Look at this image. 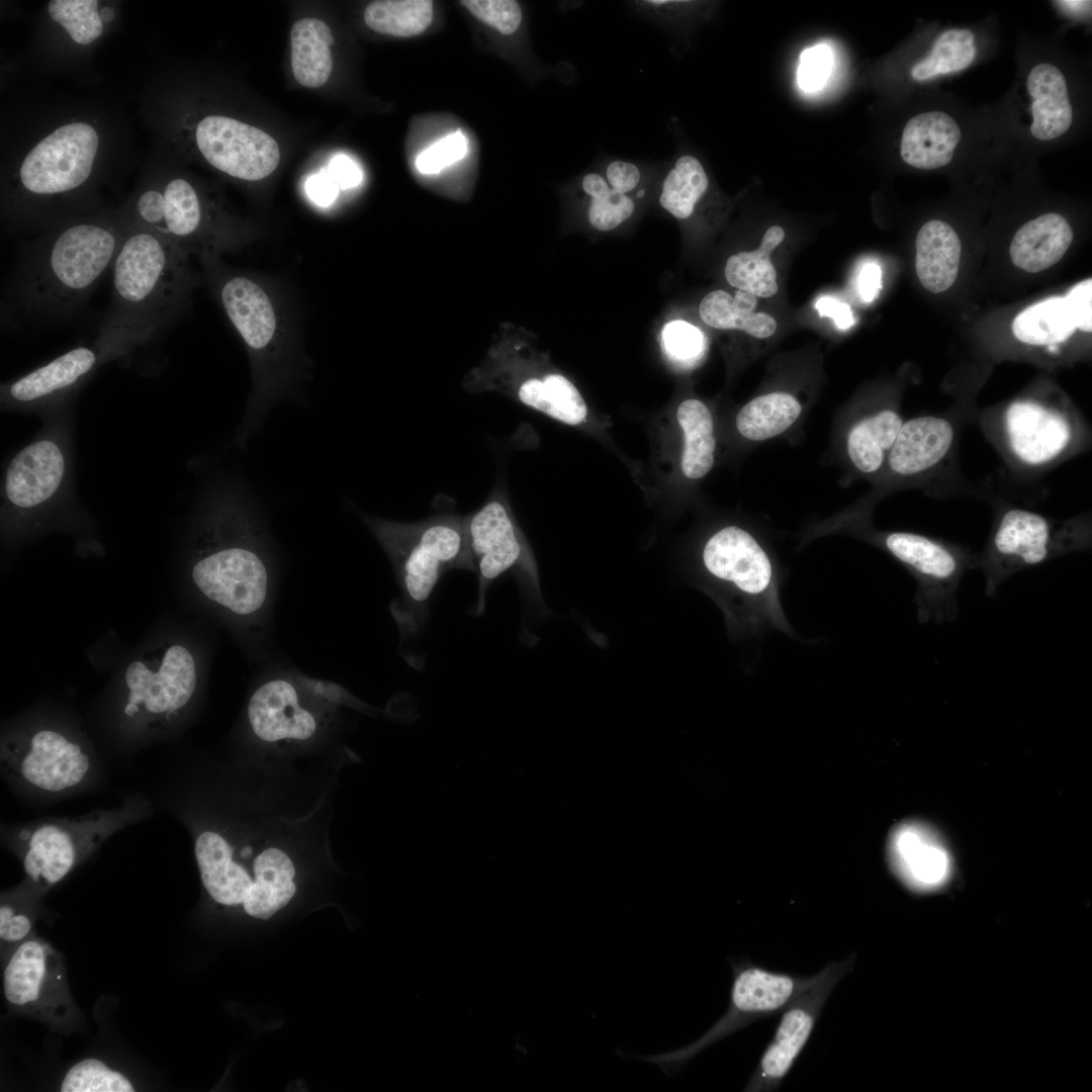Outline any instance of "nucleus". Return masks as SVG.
<instances>
[{
	"mask_svg": "<svg viewBox=\"0 0 1092 1092\" xmlns=\"http://www.w3.org/2000/svg\"><path fill=\"white\" fill-rule=\"evenodd\" d=\"M93 348L76 347L5 386V398L16 404H35L69 392L94 369Z\"/></svg>",
	"mask_w": 1092,
	"mask_h": 1092,
	"instance_id": "obj_27",
	"label": "nucleus"
},
{
	"mask_svg": "<svg viewBox=\"0 0 1092 1092\" xmlns=\"http://www.w3.org/2000/svg\"><path fill=\"white\" fill-rule=\"evenodd\" d=\"M328 172L341 189L353 188L362 181V171L347 156L335 157L330 163Z\"/></svg>",
	"mask_w": 1092,
	"mask_h": 1092,
	"instance_id": "obj_53",
	"label": "nucleus"
},
{
	"mask_svg": "<svg viewBox=\"0 0 1092 1092\" xmlns=\"http://www.w3.org/2000/svg\"><path fill=\"white\" fill-rule=\"evenodd\" d=\"M189 563L193 588L248 631L265 624L274 590L267 532L248 494L237 488L214 499Z\"/></svg>",
	"mask_w": 1092,
	"mask_h": 1092,
	"instance_id": "obj_2",
	"label": "nucleus"
},
{
	"mask_svg": "<svg viewBox=\"0 0 1092 1092\" xmlns=\"http://www.w3.org/2000/svg\"><path fill=\"white\" fill-rule=\"evenodd\" d=\"M709 177L701 160L682 146L666 162L659 205L678 220L690 218L709 189Z\"/></svg>",
	"mask_w": 1092,
	"mask_h": 1092,
	"instance_id": "obj_32",
	"label": "nucleus"
},
{
	"mask_svg": "<svg viewBox=\"0 0 1092 1092\" xmlns=\"http://www.w3.org/2000/svg\"><path fill=\"white\" fill-rule=\"evenodd\" d=\"M733 983L727 1012L700 1038L673 1051L641 1060L658 1065L665 1074L679 1070L698 1053L750 1022L787 1008L800 995L815 985L824 969L807 978L774 973L745 963H732Z\"/></svg>",
	"mask_w": 1092,
	"mask_h": 1092,
	"instance_id": "obj_15",
	"label": "nucleus"
},
{
	"mask_svg": "<svg viewBox=\"0 0 1092 1092\" xmlns=\"http://www.w3.org/2000/svg\"><path fill=\"white\" fill-rule=\"evenodd\" d=\"M65 471L64 451L55 441L40 439L25 446L6 469L4 488L8 503L18 510L43 505L60 488Z\"/></svg>",
	"mask_w": 1092,
	"mask_h": 1092,
	"instance_id": "obj_25",
	"label": "nucleus"
},
{
	"mask_svg": "<svg viewBox=\"0 0 1092 1092\" xmlns=\"http://www.w3.org/2000/svg\"><path fill=\"white\" fill-rule=\"evenodd\" d=\"M195 142L206 162L231 177L260 181L277 168L280 150L262 129L224 115H207L195 128Z\"/></svg>",
	"mask_w": 1092,
	"mask_h": 1092,
	"instance_id": "obj_20",
	"label": "nucleus"
},
{
	"mask_svg": "<svg viewBox=\"0 0 1092 1092\" xmlns=\"http://www.w3.org/2000/svg\"><path fill=\"white\" fill-rule=\"evenodd\" d=\"M1073 231L1067 219L1055 212L1024 223L1010 245L1013 264L1027 272H1039L1058 263L1069 249Z\"/></svg>",
	"mask_w": 1092,
	"mask_h": 1092,
	"instance_id": "obj_30",
	"label": "nucleus"
},
{
	"mask_svg": "<svg viewBox=\"0 0 1092 1092\" xmlns=\"http://www.w3.org/2000/svg\"><path fill=\"white\" fill-rule=\"evenodd\" d=\"M976 57L974 33L967 28L943 31L933 43L930 54L911 69L914 80L924 81L938 75L962 71Z\"/></svg>",
	"mask_w": 1092,
	"mask_h": 1092,
	"instance_id": "obj_41",
	"label": "nucleus"
},
{
	"mask_svg": "<svg viewBox=\"0 0 1092 1092\" xmlns=\"http://www.w3.org/2000/svg\"><path fill=\"white\" fill-rule=\"evenodd\" d=\"M881 288V267L874 262L864 263L860 268L857 278V289L859 296L863 301L872 302L878 296Z\"/></svg>",
	"mask_w": 1092,
	"mask_h": 1092,
	"instance_id": "obj_54",
	"label": "nucleus"
},
{
	"mask_svg": "<svg viewBox=\"0 0 1092 1092\" xmlns=\"http://www.w3.org/2000/svg\"><path fill=\"white\" fill-rule=\"evenodd\" d=\"M701 559L742 632L761 634L776 629L793 635L781 604L779 564L761 534L726 525L706 540Z\"/></svg>",
	"mask_w": 1092,
	"mask_h": 1092,
	"instance_id": "obj_9",
	"label": "nucleus"
},
{
	"mask_svg": "<svg viewBox=\"0 0 1092 1092\" xmlns=\"http://www.w3.org/2000/svg\"><path fill=\"white\" fill-rule=\"evenodd\" d=\"M1057 3L1068 8L1072 12H1081V8H1085L1087 4H1091L1090 1H1058Z\"/></svg>",
	"mask_w": 1092,
	"mask_h": 1092,
	"instance_id": "obj_55",
	"label": "nucleus"
},
{
	"mask_svg": "<svg viewBox=\"0 0 1092 1092\" xmlns=\"http://www.w3.org/2000/svg\"><path fill=\"white\" fill-rule=\"evenodd\" d=\"M339 185L328 171H321L311 175L305 184L308 197L318 206L327 207L337 198Z\"/></svg>",
	"mask_w": 1092,
	"mask_h": 1092,
	"instance_id": "obj_51",
	"label": "nucleus"
},
{
	"mask_svg": "<svg viewBox=\"0 0 1092 1092\" xmlns=\"http://www.w3.org/2000/svg\"><path fill=\"white\" fill-rule=\"evenodd\" d=\"M101 17L104 21H110L114 17L115 13L112 8L104 7L101 11Z\"/></svg>",
	"mask_w": 1092,
	"mask_h": 1092,
	"instance_id": "obj_56",
	"label": "nucleus"
},
{
	"mask_svg": "<svg viewBox=\"0 0 1092 1092\" xmlns=\"http://www.w3.org/2000/svg\"><path fill=\"white\" fill-rule=\"evenodd\" d=\"M302 680L274 675L253 691L247 720L253 735L266 744H300L315 738L326 726L327 708Z\"/></svg>",
	"mask_w": 1092,
	"mask_h": 1092,
	"instance_id": "obj_19",
	"label": "nucleus"
},
{
	"mask_svg": "<svg viewBox=\"0 0 1092 1092\" xmlns=\"http://www.w3.org/2000/svg\"><path fill=\"white\" fill-rule=\"evenodd\" d=\"M815 308L820 316L831 317L839 330H847L855 322L851 307L833 296H821L817 299Z\"/></svg>",
	"mask_w": 1092,
	"mask_h": 1092,
	"instance_id": "obj_52",
	"label": "nucleus"
},
{
	"mask_svg": "<svg viewBox=\"0 0 1092 1092\" xmlns=\"http://www.w3.org/2000/svg\"><path fill=\"white\" fill-rule=\"evenodd\" d=\"M120 209L128 221L162 236L190 258L221 256L246 241L181 176L154 175Z\"/></svg>",
	"mask_w": 1092,
	"mask_h": 1092,
	"instance_id": "obj_12",
	"label": "nucleus"
},
{
	"mask_svg": "<svg viewBox=\"0 0 1092 1092\" xmlns=\"http://www.w3.org/2000/svg\"><path fill=\"white\" fill-rule=\"evenodd\" d=\"M4 995L14 1007L36 1013L67 1009L64 966L46 941L26 939L10 957L3 976Z\"/></svg>",
	"mask_w": 1092,
	"mask_h": 1092,
	"instance_id": "obj_22",
	"label": "nucleus"
},
{
	"mask_svg": "<svg viewBox=\"0 0 1092 1092\" xmlns=\"http://www.w3.org/2000/svg\"><path fill=\"white\" fill-rule=\"evenodd\" d=\"M98 6L96 0H52L48 4V13L75 43L87 46L103 32Z\"/></svg>",
	"mask_w": 1092,
	"mask_h": 1092,
	"instance_id": "obj_43",
	"label": "nucleus"
},
{
	"mask_svg": "<svg viewBox=\"0 0 1092 1092\" xmlns=\"http://www.w3.org/2000/svg\"><path fill=\"white\" fill-rule=\"evenodd\" d=\"M915 246V268L922 286L933 293L947 290L957 279L961 259L954 230L942 220H929L919 230Z\"/></svg>",
	"mask_w": 1092,
	"mask_h": 1092,
	"instance_id": "obj_31",
	"label": "nucleus"
},
{
	"mask_svg": "<svg viewBox=\"0 0 1092 1092\" xmlns=\"http://www.w3.org/2000/svg\"><path fill=\"white\" fill-rule=\"evenodd\" d=\"M1015 338L1028 345L1045 346L1050 354L1060 352V344L1076 331L1064 297H1050L1028 306L1013 321Z\"/></svg>",
	"mask_w": 1092,
	"mask_h": 1092,
	"instance_id": "obj_38",
	"label": "nucleus"
},
{
	"mask_svg": "<svg viewBox=\"0 0 1092 1092\" xmlns=\"http://www.w3.org/2000/svg\"><path fill=\"white\" fill-rule=\"evenodd\" d=\"M808 406L789 389H770L743 404L734 418L737 437L745 445L756 446L794 437L802 428Z\"/></svg>",
	"mask_w": 1092,
	"mask_h": 1092,
	"instance_id": "obj_26",
	"label": "nucleus"
},
{
	"mask_svg": "<svg viewBox=\"0 0 1092 1092\" xmlns=\"http://www.w3.org/2000/svg\"><path fill=\"white\" fill-rule=\"evenodd\" d=\"M981 498L993 507L992 528L976 568L985 576V596L1013 574L1070 553L1088 551L1092 544L1091 514L1055 519L1015 506L986 484Z\"/></svg>",
	"mask_w": 1092,
	"mask_h": 1092,
	"instance_id": "obj_11",
	"label": "nucleus"
},
{
	"mask_svg": "<svg viewBox=\"0 0 1092 1092\" xmlns=\"http://www.w3.org/2000/svg\"><path fill=\"white\" fill-rule=\"evenodd\" d=\"M756 296L739 290L732 296L725 290H714L702 299L701 318L708 326L721 330H739L757 339H766L777 330V322L764 312H754Z\"/></svg>",
	"mask_w": 1092,
	"mask_h": 1092,
	"instance_id": "obj_36",
	"label": "nucleus"
},
{
	"mask_svg": "<svg viewBox=\"0 0 1092 1092\" xmlns=\"http://www.w3.org/2000/svg\"><path fill=\"white\" fill-rule=\"evenodd\" d=\"M430 0H378L369 3L363 13L366 25L381 34L408 37L421 34L433 18Z\"/></svg>",
	"mask_w": 1092,
	"mask_h": 1092,
	"instance_id": "obj_39",
	"label": "nucleus"
},
{
	"mask_svg": "<svg viewBox=\"0 0 1092 1092\" xmlns=\"http://www.w3.org/2000/svg\"><path fill=\"white\" fill-rule=\"evenodd\" d=\"M888 853L895 874L913 890H935L949 878L946 848L935 832L920 822L897 826L890 835Z\"/></svg>",
	"mask_w": 1092,
	"mask_h": 1092,
	"instance_id": "obj_24",
	"label": "nucleus"
},
{
	"mask_svg": "<svg viewBox=\"0 0 1092 1092\" xmlns=\"http://www.w3.org/2000/svg\"><path fill=\"white\" fill-rule=\"evenodd\" d=\"M464 529L478 580L475 616L484 611L488 587L508 570L520 573L539 593L534 557L502 487H495L480 509L464 516Z\"/></svg>",
	"mask_w": 1092,
	"mask_h": 1092,
	"instance_id": "obj_16",
	"label": "nucleus"
},
{
	"mask_svg": "<svg viewBox=\"0 0 1092 1092\" xmlns=\"http://www.w3.org/2000/svg\"><path fill=\"white\" fill-rule=\"evenodd\" d=\"M198 261L249 355L253 384L240 434L248 440L269 408L295 392L309 363L289 311L272 284L230 268L221 256H205Z\"/></svg>",
	"mask_w": 1092,
	"mask_h": 1092,
	"instance_id": "obj_3",
	"label": "nucleus"
},
{
	"mask_svg": "<svg viewBox=\"0 0 1092 1092\" xmlns=\"http://www.w3.org/2000/svg\"><path fill=\"white\" fill-rule=\"evenodd\" d=\"M1026 88L1032 99V136L1052 141L1066 133L1072 125L1073 110L1061 70L1049 63L1037 64L1028 73Z\"/></svg>",
	"mask_w": 1092,
	"mask_h": 1092,
	"instance_id": "obj_29",
	"label": "nucleus"
},
{
	"mask_svg": "<svg viewBox=\"0 0 1092 1092\" xmlns=\"http://www.w3.org/2000/svg\"><path fill=\"white\" fill-rule=\"evenodd\" d=\"M784 238L785 231L782 226H770L757 250L730 256L724 269L728 283L756 297L775 295L779 286L770 255Z\"/></svg>",
	"mask_w": 1092,
	"mask_h": 1092,
	"instance_id": "obj_37",
	"label": "nucleus"
},
{
	"mask_svg": "<svg viewBox=\"0 0 1092 1092\" xmlns=\"http://www.w3.org/2000/svg\"><path fill=\"white\" fill-rule=\"evenodd\" d=\"M335 42L330 27L321 19L297 20L290 31L291 67L296 81L308 88L324 85L331 74V46Z\"/></svg>",
	"mask_w": 1092,
	"mask_h": 1092,
	"instance_id": "obj_34",
	"label": "nucleus"
},
{
	"mask_svg": "<svg viewBox=\"0 0 1092 1092\" xmlns=\"http://www.w3.org/2000/svg\"><path fill=\"white\" fill-rule=\"evenodd\" d=\"M200 679L194 650L167 642L132 660L125 669L123 715L140 726L167 725L192 703Z\"/></svg>",
	"mask_w": 1092,
	"mask_h": 1092,
	"instance_id": "obj_14",
	"label": "nucleus"
},
{
	"mask_svg": "<svg viewBox=\"0 0 1092 1092\" xmlns=\"http://www.w3.org/2000/svg\"><path fill=\"white\" fill-rule=\"evenodd\" d=\"M975 417L970 411L951 408L905 420L880 477L860 499L875 507L891 493L913 488L939 498L979 497L981 485L966 481L958 460L963 429Z\"/></svg>",
	"mask_w": 1092,
	"mask_h": 1092,
	"instance_id": "obj_10",
	"label": "nucleus"
},
{
	"mask_svg": "<svg viewBox=\"0 0 1092 1092\" xmlns=\"http://www.w3.org/2000/svg\"><path fill=\"white\" fill-rule=\"evenodd\" d=\"M280 845L266 839L237 840V851L231 843L233 854L246 864L233 858L254 882L243 903L250 916L268 919L295 895L296 869L289 853Z\"/></svg>",
	"mask_w": 1092,
	"mask_h": 1092,
	"instance_id": "obj_23",
	"label": "nucleus"
},
{
	"mask_svg": "<svg viewBox=\"0 0 1092 1092\" xmlns=\"http://www.w3.org/2000/svg\"><path fill=\"white\" fill-rule=\"evenodd\" d=\"M1076 329L1092 331V280L1086 279L1073 286L1064 297Z\"/></svg>",
	"mask_w": 1092,
	"mask_h": 1092,
	"instance_id": "obj_50",
	"label": "nucleus"
},
{
	"mask_svg": "<svg viewBox=\"0 0 1092 1092\" xmlns=\"http://www.w3.org/2000/svg\"><path fill=\"white\" fill-rule=\"evenodd\" d=\"M364 524L386 553L400 597L390 607L401 637L419 632L429 616L430 597L451 569L474 571L464 516L438 515L413 523L365 516Z\"/></svg>",
	"mask_w": 1092,
	"mask_h": 1092,
	"instance_id": "obj_7",
	"label": "nucleus"
},
{
	"mask_svg": "<svg viewBox=\"0 0 1092 1092\" xmlns=\"http://www.w3.org/2000/svg\"><path fill=\"white\" fill-rule=\"evenodd\" d=\"M32 921L26 910L16 903L2 900L0 907V937L5 942L23 940L31 931Z\"/></svg>",
	"mask_w": 1092,
	"mask_h": 1092,
	"instance_id": "obj_49",
	"label": "nucleus"
},
{
	"mask_svg": "<svg viewBox=\"0 0 1092 1092\" xmlns=\"http://www.w3.org/2000/svg\"><path fill=\"white\" fill-rule=\"evenodd\" d=\"M974 422L1018 481L1041 477L1091 444L1087 420L1066 400L1017 397Z\"/></svg>",
	"mask_w": 1092,
	"mask_h": 1092,
	"instance_id": "obj_8",
	"label": "nucleus"
},
{
	"mask_svg": "<svg viewBox=\"0 0 1092 1092\" xmlns=\"http://www.w3.org/2000/svg\"><path fill=\"white\" fill-rule=\"evenodd\" d=\"M579 185L588 198L585 214L594 230L613 231L636 212V200L612 189L605 177L595 168L581 176Z\"/></svg>",
	"mask_w": 1092,
	"mask_h": 1092,
	"instance_id": "obj_40",
	"label": "nucleus"
},
{
	"mask_svg": "<svg viewBox=\"0 0 1092 1092\" xmlns=\"http://www.w3.org/2000/svg\"><path fill=\"white\" fill-rule=\"evenodd\" d=\"M874 509L858 502L809 525L802 543L843 534L867 542L898 561L915 579L914 602L920 623L951 622L958 616L956 594L967 570L976 568V554L968 547L942 538L873 526Z\"/></svg>",
	"mask_w": 1092,
	"mask_h": 1092,
	"instance_id": "obj_6",
	"label": "nucleus"
},
{
	"mask_svg": "<svg viewBox=\"0 0 1092 1092\" xmlns=\"http://www.w3.org/2000/svg\"><path fill=\"white\" fill-rule=\"evenodd\" d=\"M62 1092H132L133 1085L118 1071L96 1059L72 1066L61 1084Z\"/></svg>",
	"mask_w": 1092,
	"mask_h": 1092,
	"instance_id": "obj_44",
	"label": "nucleus"
},
{
	"mask_svg": "<svg viewBox=\"0 0 1092 1092\" xmlns=\"http://www.w3.org/2000/svg\"><path fill=\"white\" fill-rule=\"evenodd\" d=\"M596 163L594 168L605 177L612 189L635 200L646 196L648 180L666 165V162L635 161L605 153L597 158Z\"/></svg>",
	"mask_w": 1092,
	"mask_h": 1092,
	"instance_id": "obj_42",
	"label": "nucleus"
},
{
	"mask_svg": "<svg viewBox=\"0 0 1092 1092\" xmlns=\"http://www.w3.org/2000/svg\"><path fill=\"white\" fill-rule=\"evenodd\" d=\"M904 421L894 400L854 404L834 418L826 455L842 485L878 480Z\"/></svg>",
	"mask_w": 1092,
	"mask_h": 1092,
	"instance_id": "obj_17",
	"label": "nucleus"
},
{
	"mask_svg": "<svg viewBox=\"0 0 1092 1092\" xmlns=\"http://www.w3.org/2000/svg\"><path fill=\"white\" fill-rule=\"evenodd\" d=\"M472 15L504 35L515 33L523 21V10L514 0H462Z\"/></svg>",
	"mask_w": 1092,
	"mask_h": 1092,
	"instance_id": "obj_46",
	"label": "nucleus"
},
{
	"mask_svg": "<svg viewBox=\"0 0 1092 1092\" xmlns=\"http://www.w3.org/2000/svg\"><path fill=\"white\" fill-rule=\"evenodd\" d=\"M466 153L465 136L461 132L451 133L419 154L416 166L422 174H437L459 162Z\"/></svg>",
	"mask_w": 1092,
	"mask_h": 1092,
	"instance_id": "obj_47",
	"label": "nucleus"
},
{
	"mask_svg": "<svg viewBox=\"0 0 1092 1092\" xmlns=\"http://www.w3.org/2000/svg\"><path fill=\"white\" fill-rule=\"evenodd\" d=\"M147 810L143 802L133 800L119 808L22 828L15 846L27 878L41 889L56 885L112 833L143 817Z\"/></svg>",
	"mask_w": 1092,
	"mask_h": 1092,
	"instance_id": "obj_13",
	"label": "nucleus"
},
{
	"mask_svg": "<svg viewBox=\"0 0 1092 1092\" xmlns=\"http://www.w3.org/2000/svg\"><path fill=\"white\" fill-rule=\"evenodd\" d=\"M100 136L82 120L64 123L21 160L7 188V207L19 223L43 231L80 216L78 203L95 180Z\"/></svg>",
	"mask_w": 1092,
	"mask_h": 1092,
	"instance_id": "obj_5",
	"label": "nucleus"
},
{
	"mask_svg": "<svg viewBox=\"0 0 1092 1092\" xmlns=\"http://www.w3.org/2000/svg\"><path fill=\"white\" fill-rule=\"evenodd\" d=\"M661 343L668 359L681 367L695 366L703 358L707 347L703 332L685 321L666 324Z\"/></svg>",
	"mask_w": 1092,
	"mask_h": 1092,
	"instance_id": "obj_45",
	"label": "nucleus"
},
{
	"mask_svg": "<svg viewBox=\"0 0 1092 1092\" xmlns=\"http://www.w3.org/2000/svg\"><path fill=\"white\" fill-rule=\"evenodd\" d=\"M190 259L162 236L128 221L111 268V302L100 329L101 345L139 343L168 326L199 280Z\"/></svg>",
	"mask_w": 1092,
	"mask_h": 1092,
	"instance_id": "obj_4",
	"label": "nucleus"
},
{
	"mask_svg": "<svg viewBox=\"0 0 1092 1092\" xmlns=\"http://www.w3.org/2000/svg\"><path fill=\"white\" fill-rule=\"evenodd\" d=\"M676 419L684 438L681 472L687 479L700 480L715 463L717 442L713 414L704 401L688 398L678 405Z\"/></svg>",
	"mask_w": 1092,
	"mask_h": 1092,
	"instance_id": "obj_33",
	"label": "nucleus"
},
{
	"mask_svg": "<svg viewBox=\"0 0 1092 1092\" xmlns=\"http://www.w3.org/2000/svg\"><path fill=\"white\" fill-rule=\"evenodd\" d=\"M128 226L121 209L83 214L22 247L6 288L16 316L35 321L76 312L112 268Z\"/></svg>",
	"mask_w": 1092,
	"mask_h": 1092,
	"instance_id": "obj_1",
	"label": "nucleus"
},
{
	"mask_svg": "<svg viewBox=\"0 0 1092 1092\" xmlns=\"http://www.w3.org/2000/svg\"><path fill=\"white\" fill-rule=\"evenodd\" d=\"M515 385L514 393L520 402L558 422L577 426L586 419L587 408L581 394L559 373L532 376Z\"/></svg>",
	"mask_w": 1092,
	"mask_h": 1092,
	"instance_id": "obj_35",
	"label": "nucleus"
},
{
	"mask_svg": "<svg viewBox=\"0 0 1092 1092\" xmlns=\"http://www.w3.org/2000/svg\"><path fill=\"white\" fill-rule=\"evenodd\" d=\"M850 963L848 959L827 966L823 977L785 1008L775 1036L762 1054L746 1091H769L779 1086L808 1041L827 996L850 968Z\"/></svg>",
	"mask_w": 1092,
	"mask_h": 1092,
	"instance_id": "obj_21",
	"label": "nucleus"
},
{
	"mask_svg": "<svg viewBox=\"0 0 1092 1092\" xmlns=\"http://www.w3.org/2000/svg\"><path fill=\"white\" fill-rule=\"evenodd\" d=\"M831 64L832 54L826 44L805 50L798 70L800 87L808 92L820 89L829 77Z\"/></svg>",
	"mask_w": 1092,
	"mask_h": 1092,
	"instance_id": "obj_48",
	"label": "nucleus"
},
{
	"mask_svg": "<svg viewBox=\"0 0 1092 1092\" xmlns=\"http://www.w3.org/2000/svg\"><path fill=\"white\" fill-rule=\"evenodd\" d=\"M956 120L943 111H927L911 117L904 126L900 154L908 165L922 170L946 166L961 141Z\"/></svg>",
	"mask_w": 1092,
	"mask_h": 1092,
	"instance_id": "obj_28",
	"label": "nucleus"
},
{
	"mask_svg": "<svg viewBox=\"0 0 1092 1092\" xmlns=\"http://www.w3.org/2000/svg\"><path fill=\"white\" fill-rule=\"evenodd\" d=\"M1 764L8 775L35 790L58 794L81 785L91 759L84 745L54 728H34L6 739Z\"/></svg>",
	"mask_w": 1092,
	"mask_h": 1092,
	"instance_id": "obj_18",
	"label": "nucleus"
}]
</instances>
